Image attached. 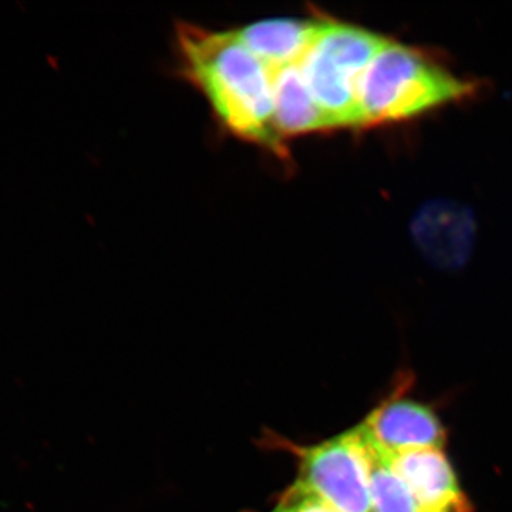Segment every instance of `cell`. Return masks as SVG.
Here are the masks:
<instances>
[{"label":"cell","mask_w":512,"mask_h":512,"mask_svg":"<svg viewBox=\"0 0 512 512\" xmlns=\"http://www.w3.org/2000/svg\"><path fill=\"white\" fill-rule=\"evenodd\" d=\"M184 70L235 136L284 150L274 124V72L234 32L181 25Z\"/></svg>","instance_id":"1"},{"label":"cell","mask_w":512,"mask_h":512,"mask_svg":"<svg viewBox=\"0 0 512 512\" xmlns=\"http://www.w3.org/2000/svg\"><path fill=\"white\" fill-rule=\"evenodd\" d=\"M471 92L470 83L457 79L420 50L387 42L360 83L363 126L412 119Z\"/></svg>","instance_id":"2"},{"label":"cell","mask_w":512,"mask_h":512,"mask_svg":"<svg viewBox=\"0 0 512 512\" xmlns=\"http://www.w3.org/2000/svg\"><path fill=\"white\" fill-rule=\"evenodd\" d=\"M389 40L332 19H318L308 49L299 60L313 99L330 127H365L359 104L367 67Z\"/></svg>","instance_id":"3"},{"label":"cell","mask_w":512,"mask_h":512,"mask_svg":"<svg viewBox=\"0 0 512 512\" xmlns=\"http://www.w3.org/2000/svg\"><path fill=\"white\" fill-rule=\"evenodd\" d=\"M295 485L338 512H373L370 491L372 444L362 427L302 448Z\"/></svg>","instance_id":"4"},{"label":"cell","mask_w":512,"mask_h":512,"mask_svg":"<svg viewBox=\"0 0 512 512\" xmlns=\"http://www.w3.org/2000/svg\"><path fill=\"white\" fill-rule=\"evenodd\" d=\"M360 426L387 454L443 448L447 439L446 429L430 407L400 397L380 404Z\"/></svg>","instance_id":"5"},{"label":"cell","mask_w":512,"mask_h":512,"mask_svg":"<svg viewBox=\"0 0 512 512\" xmlns=\"http://www.w3.org/2000/svg\"><path fill=\"white\" fill-rule=\"evenodd\" d=\"M390 461L420 512H474L443 448L390 454Z\"/></svg>","instance_id":"6"},{"label":"cell","mask_w":512,"mask_h":512,"mask_svg":"<svg viewBox=\"0 0 512 512\" xmlns=\"http://www.w3.org/2000/svg\"><path fill=\"white\" fill-rule=\"evenodd\" d=\"M316 22L299 19H271L235 30L239 40L271 72L299 63L311 43Z\"/></svg>","instance_id":"7"},{"label":"cell","mask_w":512,"mask_h":512,"mask_svg":"<svg viewBox=\"0 0 512 512\" xmlns=\"http://www.w3.org/2000/svg\"><path fill=\"white\" fill-rule=\"evenodd\" d=\"M274 124L282 143L286 138L332 130L298 63L274 72Z\"/></svg>","instance_id":"8"},{"label":"cell","mask_w":512,"mask_h":512,"mask_svg":"<svg viewBox=\"0 0 512 512\" xmlns=\"http://www.w3.org/2000/svg\"><path fill=\"white\" fill-rule=\"evenodd\" d=\"M470 231L466 215L447 205L424 211L417 224L421 247L443 262H456L466 255Z\"/></svg>","instance_id":"9"},{"label":"cell","mask_w":512,"mask_h":512,"mask_svg":"<svg viewBox=\"0 0 512 512\" xmlns=\"http://www.w3.org/2000/svg\"><path fill=\"white\" fill-rule=\"evenodd\" d=\"M370 444V491L373 512H420L409 487L394 470L390 454L380 450L372 440Z\"/></svg>","instance_id":"10"},{"label":"cell","mask_w":512,"mask_h":512,"mask_svg":"<svg viewBox=\"0 0 512 512\" xmlns=\"http://www.w3.org/2000/svg\"><path fill=\"white\" fill-rule=\"evenodd\" d=\"M271 512H338L315 495L293 485Z\"/></svg>","instance_id":"11"}]
</instances>
